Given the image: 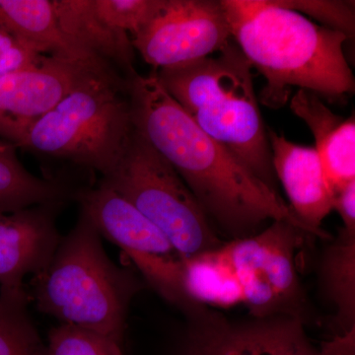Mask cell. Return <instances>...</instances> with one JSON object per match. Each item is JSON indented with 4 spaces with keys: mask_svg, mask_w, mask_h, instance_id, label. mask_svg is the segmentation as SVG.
Listing matches in <instances>:
<instances>
[{
    "mask_svg": "<svg viewBox=\"0 0 355 355\" xmlns=\"http://www.w3.org/2000/svg\"><path fill=\"white\" fill-rule=\"evenodd\" d=\"M128 93L135 130L182 178L226 241L257 234L277 220L305 231L279 191L200 130L155 71L128 79Z\"/></svg>",
    "mask_w": 355,
    "mask_h": 355,
    "instance_id": "1",
    "label": "cell"
},
{
    "mask_svg": "<svg viewBox=\"0 0 355 355\" xmlns=\"http://www.w3.org/2000/svg\"><path fill=\"white\" fill-rule=\"evenodd\" d=\"M231 38L266 81L261 103L280 109L293 87L331 99L354 92L343 33L318 25L277 0H222Z\"/></svg>",
    "mask_w": 355,
    "mask_h": 355,
    "instance_id": "2",
    "label": "cell"
},
{
    "mask_svg": "<svg viewBox=\"0 0 355 355\" xmlns=\"http://www.w3.org/2000/svg\"><path fill=\"white\" fill-rule=\"evenodd\" d=\"M252 69L237 44L230 42L217 57L155 72L168 94L200 130L268 188L279 191Z\"/></svg>",
    "mask_w": 355,
    "mask_h": 355,
    "instance_id": "3",
    "label": "cell"
},
{
    "mask_svg": "<svg viewBox=\"0 0 355 355\" xmlns=\"http://www.w3.org/2000/svg\"><path fill=\"white\" fill-rule=\"evenodd\" d=\"M137 291L135 280L110 261L101 236L83 214L35 282L41 312L118 343Z\"/></svg>",
    "mask_w": 355,
    "mask_h": 355,
    "instance_id": "4",
    "label": "cell"
},
{
    "mask_svg": "<svg viewBox=\"0 0 355 355\" xmlns=\"http://www.w3.org/2000/svg\"><path fill=\"white\" fill-rule=\"evenodd\" d=\"M135 132L128 80L116 71L91 76L37 121L18 147L108 176Z\"/></svg>",
    "mask_w": 355,
    "mask_h": 355,
    "instance_id": "5",
    "label": "cell"
},
{
    "mask_svg": "<svg viewBox=\"0 0 355 355\" xmlns=\"http://www.w3.org/2000/svg\"><path fill=\"white\" fill-rule=\"evenodd\" d=\"M101 183L132 203L181 259L214 251L226 242L182 178L135 130L120 163Z\"/></svg>",
    "mask_w": 355,
    "mask_h": 355,
    "instance_id": "6",
    "label": "cell"
},
{
    "mask_svg": "<svg viewBox=\"0 0 355 355\" xmlns=\"http://www.w3.org/2000/svg\"><path fill=\"white\" fill-rule=\"evenodd\" d=\"M307 235L291 222L277 220L257 234L226 241L217 249L239 279L249 315L286 314L306 321L296 253Z\"/></svg>",
    "mask_w": 355,
    "mask_h": 355,
    "instance_id": "7",
    "label": "cell"
},
{
    "mask_svg": "<svg viewBox=\"0 0 355 355\" xmlns=\"http://www.w3.org/2000/svg\"><path fill=\"white\" fill-rule=\"evenodd\" d=\"M181 311L187 322L176 355H321L299 317L235 319L198 303Z\"/></svg>",
    "mask_w": 355,
    "mask_h": 355,
    "instance_id": "8",
    "label": "cell"
},
{
    "mask_svg": "<svg viewBox=\"0 0 355 355\" xmlns=\"http://www.w3.org/2000/svg\"><path fill=\"white\" fill-rule=\"evenodd\" d=\"M231 42L221 1L160 0L132 44L156 70L172 69L219 53Z\"/></svg>",
    "mask_w": 355,
    "mask_h": 355,
    "instance_id": "9",
    "label": "cell"
},
{
    "mask_svg": "<svg viewBox=\"0 0 355 355\" xmlns=\"http://www.w3.org/2000/svg\"><path fill=\"white\" fill-rule=\"evenodd\" d=\"M108 71L116 70L46 57L36 67L0 77V137L18 147L28 130L65 96L91 76Z\"/></svg>",
    "mask_w": 355,
    "mask_h": 355,
    "instance_id": "10",
    "label": "cell"
},
{
    "mask_svg": "<svg viewBox=\"0 0 355 355\" xmlns=\"http://www.w3.org/2000/svg\"><path fill=\"white\" fill-rule=\"evenodd\" d=\"M60 203L0 212V296L27 297L24 279L39 275L60 244L55 212Z\"/></svg>",
    "mask_w": 355,
    "mask_h": 355,
    "instance_id": "11",
    "label": "cell"
},
{
    "mask_svg": "<svg viewBox=\"0 0 355 355\" xmlns=\"http://www.w3.org/2000/svg\"><path fill=\"white\" fill-rule=\"evenodd\" d=\"M268 137L275 177L286 191L292 214L310 236L331 239L322 224L334 210V193L316 148L293 144L272 130Z\"/></svg>",
    "mask_w": 355,
    "mask_h": 355,
    "instance_id": "12",
    "label": "cell"
},
{
    "mask_svg": "<svg viewBox=\"0 0 355 355\" xmlns=\"http://www.w3.org/2000/svg\"><path fill=\"white\" fill-rule=\"evenodd\" d=\"M81 214L100 236L120 247L135 263L155 258H180L160 231L135 207L109 187L76 193Z\"/></svg>",
    "mask_w": 355,
    "mask_h": 355,
    "instance_id": "13",
    "label": "cell"
},
{
    "mask_svg": "<svg viewBox=\"0 0 355 355\" xmlns=\"http://www.w3.org/2000/svg\"><path fill=\"white\" fill-rule=\"evenodd\" d=\"M291 109L309 127L333 193L355 181L354 116L345 120L331 112L319 96L303 89L292 96Z\"/></svg>",
    "mask_w": 355,
    "mask_h": 355,
    "instance_id": "14",
    "label": "cell"
},
{
    "mask_svg": "<svg viewBox=\"0 0 355 355\" xmlns=\"http://www.w3.org/2000/svg\"><path fill=\"white\" fill-rule=\"evenodd\" d=\"M53 3L60 29L70 40L121 71L127 80L137 74L132 39L105 22L96 12L93 0H53Z\"/></svg>",
    "mask_w": 355,
    "mask_h": 355,
    "instance_id": "15",
    "label": "cell"
},
{
    "mask_svg": "<svg viewBox=\"0 0 355 355\" xmlns=\"http://www.w3.org/2000/svg\"><path fill=\"white\" fill-rule=\"evenodd\" d=\"M0 25L18 38L38 46L50 57L111 67L83 50L62 32L53 0H0Z\"/></svg>",
    "mask_w": 355,
    "mask_h": 355,
    "instance_id": "16",
    "label": "cell"
},
{
    "mask_svg": "<svg viewBox=\"0 0 355 355\" xmlns=\"http://www.w3.org/2000/svg\"><path fill=\"white\" fill-rule=\"evenodd\" d=\"M180 289L179 309L190 303L210 308H231L244 303L239 279L217 249L182 259Z\"/></svg>",
    "mask_w": 355,
    "mask_h": 355,
    "instance_id": "17",
    "label": "cell"
},
{
    "mask_svg": "<svg viewBox=\"0 0 355 355\" xmlns=\"http://www.w3.org/2000/svg\"><path fill=\"white\" fill-rule=\"evenodd\" d=\"M322 293L335 310L336 335L355 330V231L340 228L320 263Z\"/></svg>",
    "mask_w": 355,
    "mask_h": 355,
    "instance_id": "18",
    "label": "cell"
},
{
    "mask_svg": "<svg viewBox=\"0 0 355 355\" xmlns=\"http://www.w3.org/2000/svg\"><path fill=\"white\" fill-rule=\"evenodd\" d=\"M27 297L0 296V355H48L27 312Z\"/></svg>",
    "mask_w": 355,
    "mask_h": 355,
    "instance_id": "19",
    "label": "cell"
},
{
    "mask_svg": "<svg viewBox=\"0 0 355 355\" xmlns=\"http://www.w3.org/2000/svg\"><path fill=\"white\" fill-rule=\"evenodd\" d=\"M46 347L48 355H121L120 343L64 324L51 330Z\"/></svg>",
    "mask_w": 355,
    "mask_h": 355,
    "instance_id": "20",
    "label": "cell"
},
{
    "mask_svg": "<svg viewBox=\"0 0 355 355\" xmlns=\"http://www.w3.org/2000/svg\"><path fill=\"white\" fill-rule=\"evenodd\" d=\"M160 0H93L96 12L112 27L130 39L146 25Z\"/></svg>",
    "mask_w": 355,
    "mask_h": 355,
    "instance_id": "21",
    "label": "cell"
},
{
    "mask_svg": "<svg viewBox=\"0 0 355 355\" xmlns=\"http://www.w3.org/2000/svg\"><path fill=\"white\" fill-rule=\"evenodd\" d=\"M277 2L286 8L320 21L326 27L343 33L347 38L354 37V2L335 0H277Z\"/></svg>",
    "mask_w": 355,
    "mask_h": 355,
    "instance_id": "22",
    "label": "cell"
},
{
    "mask_svg": "<svg viewBox=\"0 0 355 355\" xmlns=\"http://www.w3.org/2000/svg\"><path fill=\"white\" fill-rule=\"evenodd\" d=\"M46 57L38 46L28 43L0 25V77L41 64Z\"/></svg>",
    "mask_w": 355,
    "mask_h": 355,
    "instance_id": "23",
    "label": "cell"
},
{
    "mask_svg": "<svg viewBox=\"0 0 355 355\" xmlns=\"http://www.w3.org/2000/svg\"><path fill=\"white\" fill-rule=\"evenodd\" d=\"M334 210L340 214L343 228L355 231V181L334 193Z\"/></svg>",
    "mask_w": 355,
    "mask_h": 355,
    "instance_id": "24",
    "label": "cell"
},
{
    "mask_svg": "<svg viewBox=\"0 0 355 355\" xmlns=\"http://www.w3.org/2000/svg\"><path fill=\"white\" fill-rule=\"evenodd\" d=\"M321 355H355V330L335 335L320 347Z\"/></svg>",
    "mask_w": 355,
    "mask_h": 355,
    "instance_id": "25",
    "label": "cell"
}]
</instances>
